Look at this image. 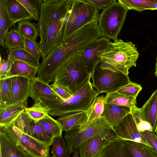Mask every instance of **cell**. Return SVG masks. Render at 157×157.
Listing matches in <instances>:
<instances>
[{
	"mask_svg": "<svg viewBox=\"0 0 157 157\" xmlns=\"http://www.w3.org/2000/svg\"><path fill=\"white\" fill-rule=\"evenodd\" d=\"M72 0H44L37 28L40 37L38 46L43 60L62 40Z\"/></svg>",
	"mask_w": 157,
	"mask_h": 157,
	"instance_id": "6da1fadb",
	"label": "cell"
},
{
	"mask_svg": "<svg viewBox=\"0 0 157 157\" xmlns=\"http://www.w3.org/2000/svg\"><path fill=\"white\" fill-rule=\"evenodd\" d=\"M139 55L134 44L121 39L111 42L108 48L99 51L97 55L101 59L102 69L127 75L129 69L132 67H136Z\"/></svg>",
	"mask_w": 157,
	"mask_h": 157,
	"instance_id": "7a4b0ae2",
	"label": "cell"
},
{
	"mask_svg": "<svg viewBox=\"0 0 157 157\" xmlns=\"http://www.w3.org/2000/svg\"><path fill=\"white\" fill-rule=\"evenodd\" d=\"M85 44L81 37L73 34L62 40L40 64L36 77L49 84L53 81L56 74L64 63L69 57L83 51Z\"/></svg>",
	"mask_w": 157,
	"mask_h": 157,
	"instance_id": "3957f363",
	"label": "cell"
},
{
	"mask_svg": "<svg viewBox=\"0 0 157 157\" xmlns=\"http://www.w3.org/2000/svg\"><path fill=\"white\" fill-rule=\"evenodd\" d=\"M90 75L85 84L68 99L40 98L39 101L48 110V114L60 117L72 112H86L100 94L93 88Z\"/></svg>",
	"mask_w": 157,
	"mask_h": 157,
	"instance_id": "277c9868",
	"label": "cell"
},
{
	"mask_svg": "<svg viewBox=\"0 0 157 157\" xmlns=\"http://www.w3.org/2000/svg\"><path fill=\"white\" fill-rule=\"evenodd\" d=\"M83 51L76 53L67 59L53 80L55 85L67 90L72 95L85 84L91 75L84 63Z\"/></svg>",
	"mask_w": 157,
	"mask_h": 157,
	"instance_id": "5b68a950",
	"label": "cell"
},
{
	"mask_svg": "<svg viewBox=\"0 0 157 157\" xmlns=\"http://www.w3.org/2000/svg\"><path fill=\"white\" fill-rule=\"evenodd\" d=\"M130 10L120 0H116L102 10L99 14L98 24L103 36L114 41L124 25L128 11Z\"/></svg>",
	"mask_w": 157,
	"mask_h": 157,
	"instance_id": "8992f818",
	"label": "cell"
},
{
	"mask_svg": "<svg viewBox=\"0 0 157 157\" xmlns=\"http://www.w3.org/2000/svg\"><path fill=\"white\" fill-rule=\"evenodd\" d=\"M99 10L86 0H72L62 40L94 21H98Z\"/></svg>",
	"mask_w": 157,
	"mask_h": 157,
	"instance_id": "52a82bcc",
	"label": "cell"
},
{
	"mask_svg": "<svg viewBox=\"0 0 157 157\" xmlns=\"http://www.w3.org/2000/svg\"><path fill=\"white\" fill-rule=\"evenodd\" d=\"M0 130L30 157H49L50 146L25 134L12 124L5 127H0Z\"/></svg>",
	"mask_w": 157,
	"mask_h": 157,
	"instance_id": "ba28073f",
	"label": "cell"
},
{
	"mask_svg": "<svg viewBox=\"0 0 157 157\" xmlns=\"http://www.w3.org/2000/svg\"><path fill=\"white\" fill-rule=\"evenodd\" d=\"M100 64V62L95 67L91 77L92 85L99 94L116 91L131 82L128 75L102 69Z\"/></svg>",
	"mask_w": 157,
	"mask_h": 157,
	"instance_id": "9c48e42d",
	"label": "cell"
},
{
	"mask_svg": "<svg viewBox=\"0 0 157 157\" xmlns=\"http://www.w3.org/2000/svg\"><path fill=\"white\" fill-rule=\"evenodd\" d=\"M112 130L113 128L105 117L101 116L84 130H80L78 127L66 132L63 138L68 145L69 154L73 153L83 142L93 136Z\"/></svg>",
	"mask_w": 157,
	"mask_h": 157,
	"instance_id": "30bf717a",
	"label": "cell"
},
{
	"mask_svg": "<svg viewBox=\"0 0 157 157\" xmlns=\"http://www.w3.org/2000/svg\"><path fill=\"white\" fill-rule=\"evenodd\" d=\"M121 140L113 130L97 135L88 139L78 147L80 157H99L104 149L111 143Z\"/></svg>",
	"mask_w": 157,
	"mask_h": 157,
	"instance_id": "8fae6325",
	"label": "cell"
},
{
	"mask_svg": "<svg viewBox=\"0 0 157 157\" xmlns=\"http://www.w3.org/2000/svg\"><path fill=\"white\" fill-rule=\"evenodd\" d=\"M115 134L121 140H130L144 144L151 148L146 139L138 129L131 113L113 127Z\"/></svg>",
	"mask_w": 157,
	"mask_h": 157,
	"instance_id": "7c38bea8",
	"label": "cell"
},
{
	"mask_svg": "<svg viewBox=\"0 0 157 157\" xmlns=\"http://www.w3.org/2000/svg\"><path fill=\"white\" fill-rule=\"evenodd\" d=\"M111 41L108 38L102 36L94 41L82 52L84 63L89 73L91 75L96 65L101 61L98 57V53L109 45Z\"/></svg>",
	"mask_w": 157,
	"mask_h": 157,
	"instance_id": "4fadbf2b",
	"label": "cell"
},
{
	"mask_svg": "<svg viewBox=\"0 0 157 157\" xmlns=\"http://www.w3.org/2000/svg\"><path fill=\"white\" fill-rule=\"evenodd\" d=\"M12 81V104L26 102L30 96L31 80L23 77L11 78Z\"/></svg>",
	"mask_w": 157,
	"mask_h": 157,
	"instance_id": "5bb4252c",
	"label": "cell"
},
{
	"mask_svg": "<svg viewBox=\"0 0 157 157\" xmlns=\"http://www.w3.org/2000/svg\"><path fill=\"white\" fill-rule=\"evenodd\" d=\"M30 97L36 102L40 98L62 100L52 88L50 84L36 77L31 81Z\"/></svg>",
	"mask_w": 157,
	"mask_h": 157,
	"instance_id": "9a60e30c",
	"label": "cell"
},
{
	"mask_svg": "<svg viewBox=\"0 0 157 157\" xmlns=\"http://www.w3.org/2000/svg\"><path fill=\"white\" fill-rule=\"evenodd\" d=\"M131 112V109L128 107L105 102L104 111L101 116L104 117L113 128Z\"/></svg>",
	"mask_w": 157,
	"mask_h": 157,
	"instance_id": "2e32d148",
	"label": "cell"
},
{
	"mask_svg": "<svg viewBox=\"0 0 157 157\" xmlns=\"http://www.w3.org/2000/svg\"><path fill=\"white\" fill-rule=\"evenodd\" d=\"M8 15L14 24L21 21L33 19L32 15L17 0H4Z\"/></svg>",
	"mask_w": 157,
	"mask_h": 157,
	"instance_id": "e0dca14e",
	"label": "cell"
},
{
	"mask_svg": "<svg viewBox=\"0 0 157 157\" xmlns=\"http://www.w3.org/2000/svg\"><path fill=\"white\" fill-rule=\"evenodd\" d=\"M27 102H21L0 108V127L11 124L26 108Z\"/></svg>",
	"mask_w": 157,
	"mask_h": 157,
	"instance_id": "ac0fdd59",
	"label": "cell"
},
{
	"mask_svg": "<svg viewBox=\"0 0 157 157\" xmlns=\"http://www.w3.org/2000/svg\"><path fill=\"white\" fill-rule=\"evenodd\" d=\"M39 67L33 66L23 61L14 60L13 61L5 78L15 76L26 77L31 81L34 79Z\"/></svg>",
	"mask_w": 157,
	"mask_h": 157,
	"instance_id": "d6986e66",
	"label": "cell"
},
{
	"mask_svg": "<svg viewBox=\"0 0 157 157\" xmlns=\"http://www.w3.org/2000/svg\"><path fill=\"white\" fill-rule=\"evenodd\" d=\"M0 140V157H30L1 130Z\"/></svg>",
	"mask_w": 157,
	"mask_h": 157,
	"instance_id": "ffe728a7",
	"label": "cell"
},
{
	"mask_svg": "<svg viewBox=\"0 0 157 157\" xmlns=\"http://www.w3.org/2000/svg\"><path fill=\"white\" fill-rule=\"evenodd\" d=\"M87 118L85 112L78 111L59 117L57 120L62 125L63 131L67 132L82 125Z\"/></svg>",
	"mask_w": 157,
	"mask_h": 157,
	"instance_id": "44dd1931",
	"label": "cell"
},
{
	"mask_svg": "<svg viewBox=\"0 0 157 157\" xmlns=\"http://www.w3.org/2000/svg\"><path fill=\"white\" fill-rule=\"evenodd\" d=\"M140 109L143 118L150 123L154 132L157 121V89Z\"/></svg>",
	"mask_w": 157,
	"mask_h": 157,
	"instance_id": "7402d4cb",
	"label": "cell"
},
{
	"mask_svg": "<svg viewBox=\"0 0 157 157\" xmlns=\"http://www.w3.org/2000/svg\"><path fill=\"white\" fill-rule=\"evenodd\" d=\"M105 96L104 95L98 96L92 105L85 112L87 120L83 124L78 127L80 130L86 129L95 120L101 116L104 108Z\"/></svg>",
	"mask_w": 157,
	"mask_h": 157,
	"instance_id": "603a6c76",
	"label": "cell"
},
{
	"mask_svg": "<svg viewBox=\"0 0 157 157\" xmlns=\"http://www.w3.org/2000/svg\"><path fill=\"white\" fill-rule=\"evenodd\" d=\"M122 142L132 157H155L150 147L144 144L130 140Z\"/></svg>",
	"mask_w": 157,
	"mask_h": 157,
	"instance_id": "cb8c5ba5",
	"label": "cell"
},
{
	"mask_svg": "<svg viewBox=\"0 0 157 157\" xmlns=\"http://www.w3.org/2000/svg\"><path fill=\"white\" fill-rule=\"evenodd\" d=\"M7 52L9 59L21 61L37 67L40 66L39 60L24 48L8 49Z\"/></svg>",
	"mask_w": 157,
	"mask_h": 157,
	"instance_id": "d4e9b609",
	"label": "cell"
},
{
	"mask_svg": "<svg viewBox=\"0 0 157 157\" xmlns=\"http://www.w3.org/2000/svg\"><path fill=\"white\" fill-rule=\"evenodd\" d=\"M99 157H132L122 141L111 143L104 149Z\"/></svg>",
	"mask_w": 157,
	"mask_h": 157,
	"instance_id": "484cf974",
	"label": "cell"
},
{
	"mask_svg": "<svg viewBox=\"0 0 157 157\" xmlns=\"http://www.w3.org/2000/svg\"><path fill=\"white\" fill-rule=\"evenodd\" d=\"M105 102L113 105L128 107L131 109L136 105V98L114 91L106 94Z\"/></svg>",
	"mask_w": 157,
	"mask_h": 157,
	"instance_id": "4316f807",
	"label": "cell"
},
{
	"mask_svg": "<svg viewBox=\"0 0 157 157\" xmlns=\"http://www.w3.org/2000/svg\"><path fill=\"white\" fill-rule=\"evenodd\" d=\"M38 123L49 134L54 138L62 137L63 131V127L57 120L49 114L39 121Z\"/></svg>",
	"mask_w": 157,
	"mask_h": 157,
	"instance_id": "83f0119b",
	"label": "cell"
},
{
	"mask_svg": "<svg viewBox=\"0 0 157 157\" xmlns=\"http://www.w3.org/2000/svg\"><path fill=\"white\" fill-rule=\"evenodd\" d=\"M12 26H14L6 10L4 0H0V44L4 48L6 33Z\"/></svg>",
	"mask_w": 157,
	"mask_h": 157,
	"instance_id": "f1b7e54d",
	"label": "cell"
},
{
	"mask_svg": "<svg viewBox=\"0 0 157 157\" xmlns=\"http://www.w3.org/2000/svg\"><path fill=\"white\" fill-rule=\"evenodd\" d=\"M4 46L8 49L24 48V37L17 29H12L6 34Z\"/></svg>",
	"mask_w": 157,
	"mask_h": 157,
	"instance_id": "f546056e",
	"label": "cell"
},
{
	"mask_svg": "<svg viewBox=\"0 0 157 157\" xmlns=\"http://www.w3.org/2000/svg\"><path fill=\"white\" fill-rule=\"evenodd\" d=\"M12 104L11 78L0 79V108Z\"/></svg>",
	"mask_w": 157,
	"mask_h": 157,
	"instance_id": "4dcf8cb0",
	"label": "cell"
},
{
	"mask_svg": "<svg viewBox=\"0 0 157 157\" xmlns=\"http://www.w3.org/2000/svg\"><path fill=\"white\" fill-rule=\"evenodd\" d=\"M35 123L25 110L11 124L24 133L31 136L33 127Z\"/></svg>",
	"mask_w": 157,
	"mask_h": 157,
	"instance_id": "1f68e13d",
	"label": "cell"
},
{
	"mask_svg": "<svg viewBox=\"0 0 157 157\" xmlns=\"http://www.w3.org/2000/svg\"><path fill=\"white\" fill-rule=\"evenodd\" d=\"M17 30L23 37L34 41L40 36L36 24L31 23L29 20L19 21Z\"/></svg>",
	"mask_w": 157,
	"mask_h": 157,
	"instance_id": "d6a6232c",
	"label": "cell"
},
{
	"mask_svg": "<svg viewBox=\"0 0 157 157\" xmlns=\"http://www.w3.org/2000/svg\"><path fill=\"white\" fill-rule=\"evenodd\" d=\"M25 110L29 117L36 123H37L48 114V109L40 101L35 102L30 107H26Z\"/></svg>",
	"mask_w": 157,
	"mask_h": 157,
	"instance_id": "836d02e7",
	"label": "cell"
},
{
	"mask_svg": "<svg viewBox=\"0 0 157 157\" xmlns=\"http://www.w3.org/2000/svg\"><path fill=\"white\" fill-rule=\"evenodd\" d=\"M130 10L143 12L151 10L156 0H120Z\"/></svg>",
	"mask_w": 157,
	"mask_h": 157,
	"instance_id": "e575fe53",
	"label": "cell"
},
{
	"mask_svg": "<svg viewBox=\"0 0 157 157\" xmlns=\"http://www.w3.org/2000/svg\"><path fill=\"white\" fill-rule=\"evenodd\" d=\"M31 136L51 146L54 138L49 134L38 123H35L33 127Z\"/></svg>",
	"mask_w": 157,
	"mask_h": 157,
	"instance_id": "d590c367",
	"label": "cell"
},
{
	"mask_svg": "<svg viewBox=\"0 0 157 157\" xmlns=\"http://www.w3.org/2000/svg\"><path fill=\"white\" fill-rule=\"evenodd\" d=\"M63 138L58 137L54 138L52 144L51 152L54 157L68 156V145Z\"/></svg>",
	"mask_w": 157,
	"mask_h": 157,
	"instance_id": "8d00e7d4",
	"label": "cell"
},
{
	"mask_svg": "<svg viewBox=\"0 0 157 157\" xmlns=\"http://www.w3.org/2000/svg\"><path fill=\"white\" fill-rule=\"evenodd\" d=\"M32 15L34 20L38 21L40 11L43 0H17Z\"/></svg>",
	"mask_w": 157,
	"mask_h": 157,
	"instance_id": "74e56055",
	"label": "cell"
},
{
	"mask_svg": "<svg viewBox=\"0 0 157 157\" xmlns=\"http://www.w3.org/2000/svg\"><path fill=\"white\" fill-rule=\"evenodd\" d=\"M131 113L137 128L140 132H142L146 130L153 131L151 125L143 118L140 108L136 105L132 109Z\"/></svg>",
	"mask_w": 157,
	"mask_h": 157,
	"instance_id": "f35d334b",
	"label": "cell"
},
{
	"mask_svg": "<svg viewBox=\"0 0 157 157\" xmlns=\"http://www.w3.org/2000/svg\"><path fill=\"white\" fill-rule=\"evenodd\" d=\"M142 90V87L140 85L131 82L116 91L126 96L136 98Z\"/></svg>",
	"mask_w": 157,
	"mask_h": 157,
	"instance_id": "ab89813d",
	"label": "cell"
},
{
	"mask_svg": "<svg viewBox=\"0 0 157 157\" xmlns=\"http://www.w3.org/2000/svg\"><path fill=\"white\" fill-rule=\"evenodd\" d=\"M24 37V48L29 53L39 60L40 53L36 41H33L26 37Z\"/></svg>",
	"mask_w": 157,
	"mask_h": 157,
	"instance_id": "60d3db41",
	"label": "cell"
},
{
	"mask_svg": "<svg viewBox=\"0 0 157 157\" xmlns=\"http://www.w3.org/2000/svg\"><path fill=\"white\" fill-rule=\"evenodd\" d=\"M141 132L151 146L155 157H157V136L153 131L146 130Z\"/></svg>",
	"mask_w": 157,
	"mask_h": 157,
	"instance_id": "b9f144b4",
	"label": "cell"
},
{
	"mask_svg": "<svg viewBox=\"0 0 157 157\" xmlns=\"http://www.w3.org/2000/svg\"><path fill=\"white\" fill-rule=\"evenodd\" d=\"M13 61L8 58L6 59H2L0 56V79L5 78Z\"/></svg>",
	"mask_w": 157,
	"mask_h": 157,
	"instance_id": "7bdbcfd3",
	"label": "cell"
},
{
	"mask_svg": "<svg viewBox=\"0 0 157 157\" xmlns=\"http://www.w3.org/2000/svg\"><path fill=\"white\" fill-rule=\"evenodd\" d=\"M52 88L60 97L63 101L70 98L72 94L67 90L57 86L53 83L50 85Z\"/></svg>",
	"mask_w": 157,
	"mask_h": 157,
	"instance_id": "ee69618b",
	"label": "cell"
},
{
	"mask_svg": "<svg viewBox=\"0 0 157 157\" xmlns=\"http://www.w3.org/2000/svg\"><path fill=\"white\" fill-rule=\"evenodd\" d=\"M115 0H86V1L94 6L99 10H103L107 7Z\"/></svg>",
	"mask_w": 157,
	"mask_h": 157,
	"instance_id": "f6af8a7d",
	"label": "cell"
},
{
	"mask_svg": "<svg viewBox=\"0 0 157 157\" xmlns=\"http://www.w3.org/2000/svg\"><path fill=\"white\" fill-rule=\"evenodd\" d=\"M79 150L78 148L74 152L72 157H80L79 156Z\"/></svg>",
	"mask_w": 157,
	"mask_h": 157,
	"instance_id": "bcb514c9",
	"label": "cell"
},
{
	"mask_svg": "<svg viewBox=\"0 0 157 157\" xmlns=\"http://www.w3.org/2000/svg\"><path fill=\"white\" fill-rule=\"evenodd\" d=\"M157 10V0L156 2L151 7V10Z\"/></svg>",
	"mask_w": 157,
	"mask_h": 157,
	"instance_id": "7dc6e473",
	"label": "cell"
},
{
	"mask_svg": "<svg viewBox=\"0 0 157 157\" xmlns=\"http://www.w3.org/2000/svg\"><path fill=\"white\" fill-rule=\"evenodd\" d=\"M155 76L157 77V57L156 59V63L155 66Z\"/></svg>",
	"mask_w": 157,
	"mask_h": 157,
	"instance_id": "c3c4849f",
	"label": "cell"
},
{
	"mask_svg": "<svg viewBox=\"0 0 157 157\" xmlns=\"http://www.w3.org/2000/svg\"><path fill=\"white\" fill-rule=\"evenodd\" d=\"M154 132L156 135V136H157V121L155 125V130Z\"/></svg>",
	"mask_w": 157,
	"mask_h": 157,
	"instance_id": "681fc988",
	"label": "cell"
}]
</instances>
